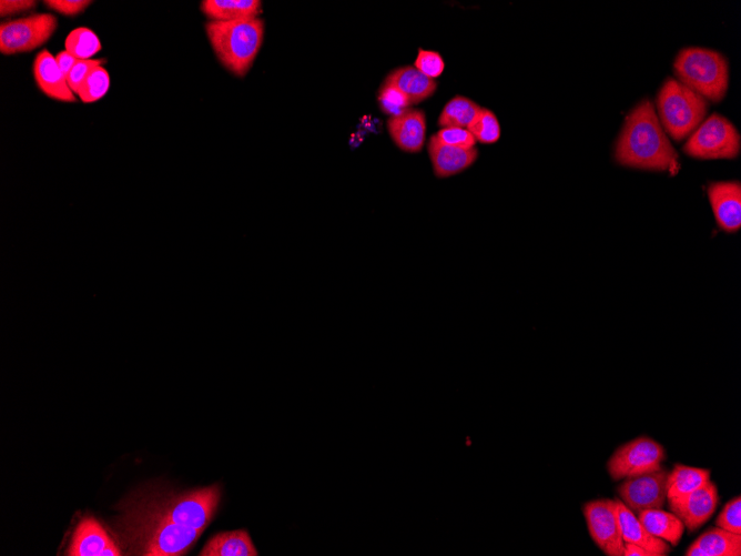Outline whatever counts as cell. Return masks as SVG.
<instances>
[{
	"label": "cell",
	"instance_id": "1f68e13d",
	"mask_svg": "<svg viewBox=\"0 0 741 556\" xmlns=\"http://www.w3.org/2000/svg\"><path fill=\"white\" fill-rule=\"evenodd\" d=\"M104 64H106L105 59L79 60L67 77V82L71 90L77 94L91 70L97 66H104Z\"/></svg>",
	"mask_w": 741,
	"mask_h": 556
},
{
	"label": "cell",
	"instance_id": "836d02e7",
	"mask_svg": "<svg viewBox=\"0 0 741 556\" xmlns=\"http://www.w3.org/2000/svg\"><path fill=\"white\" fill-rule=\"evenodd\" d=\"M37 6L33 0H2L0 2V15L2 17L14 16L30 12Z\"/></svg>",
	"mask_w": 741,
	"mask_h": 556
},
{
	"label": "cell",
	"instance_id": "7a4b0ae2",
	"mask_svg": "<svg viewBox=\"0 0 741 556\" xmlns=\"http://www.w3.org/2000/svg\"><path fill=\"white\" fill-rule=\"evenodd\" d=\"M615 157L617 163L626 167L676 173L677 151L666 136L651 100H643L626 118Z\"/></svg>",
	"mask_w": 741,
	"mask_h": 556
},
{
	"label": "cell",
	"instance_id": "7c38bea8",
	"mask_svg": "<svg viewBox=\"0 0 741 556\" xmlns=\"http://www.w3.org/2000/svg\"><path fill=\"white\" fill-rule=\"evenodd\" d=\"M69 556H119L120 549L94 518H85L77 525L67 551Z\"/></svg>",
	"mask_w": 741,
	"mask_h": 556
},
{
	"label": "cell",
	"instance_id": "83f0119b",
	"mask_svg": "<svg viewBox=\"0 0 741 556\" xmlns=\"http://www.w3.org/2000/svg\"><path fill=\"white\" fill-rule=\"evenodd\" d=\"M379 106L384 114L390 117L402 113L405 109L411 108L409 100L403 94L389 85L383 84L378 94Z\"/></svg>",
	"mask_w": 741,
	"mask_h": 556
},
{
	"label": "cell",
	"instance_id": "d6a6232c",
	"mask_svg": "<svg viewBox=\"0 0 741 556\" xmlns=\"http://www.w3.org/2000/svg\"><path fill=\"white\" fill-rule=\"evenodd\" d=\"M44 4L60 15L74 17L83 14L93 2H88V0H46Z\"/></svg>",
	"mask_w": 741,
	"mask_h": 556
},
{
	"label": "cell",
	"instance_id": "4fadbf2b",
	"mask_svg": "<svg viewBox=\"0 0 741 556\" xmlns=\"http://www.w3.org/2000/svg\"><path fill=\"white\" fill-rule=\"evenodd\" d=\"M388 131L404 153L418 154L423 149L426 135V116L423 110L408 108L388 119Z\"/></svg>",
	"mask_w": 741,
	"mask_h": 556
},
{
	"label": "cell",
	"instance_id": "f546056e",
	"mask_svg": "<svg viewBox=\"0 0 741 556\" xmlns=\"http://www.w3.org/2000/svg\"><path fill=\"white\" fill-rule=\"evenodd\" d=\"M718 528H722L728 532L741 534V499L737 497L730 500L723 509L722 513L718 515L716 520Z\"/></svg>",
	"mask_w": 741,
	"mask_h": 556
},
{
	"label": "cell",
	"instance_id": "d4e9b609",
	"mask_svg": "<svg viewBox=\"0 0 741 556\" xmlns=\"http://www.w3.org/2000/svg\"><path fill=\"white\" fill-rule=\"evenodd\" d=\"M65 46L66 52L80 60L91 59L101 50L98 36L86 27L74 29L67 36Z\"/></svg>",
	"mask_w": 741,
	"mask_h": 556
},
{
	"label": "cell",
	"instance_id": "277c9868",
	"mask_svg": "<svg viewBox=\"0 0 741 556\" xmlns=\"http://www.w3.org/2000/svg\"><path fill=\"white\" fill-rule=\"evenodd\" d=\"M674 69L679 83L706 100L719 103L725 98L729 82L728 63L715 50L686 48L678 54Z\"/></svg>",
	"mask_w": 741,
	"mask_h": 556
},
{
	"label": "cell",
	"instance_id": "4316f807",
	"mask_svg": "<svg viewBox=\"0 0 741 556\" xmlns=\"http://www.w3.org/2000/svg\"><path fill=\"white\" fill-rule=\"evenodd\" d=\"M470 133L480 144L492 145L497 143L501 137L499 120L490 109H482L481 114L476 117L468 128Z\"/></svg>",
	"mask_w": 741,
	"mask_h": 556
},
{
	"label": "cell",
	"instance_id": "e0dca14e",
	"mask_svg": "<svg viewBox=\"0 0 741 556\" xmlns=\"http://www.w3.org/2000/svg\"><path fill=\"white\" fill-rule=\"evenodd\" d=\"M383 84L398 89L409 100L411 106L429 99L438 89V83L435 79L425 76L414 66H403L394 69L385 78Z\"/></svg>",
	"mask_w": 741,
	"mask_h": 556
},
{
	"label": "cell",
	"instance_id": "ffe728a7",
	"mask_svg": "<svg viewBox=\"0 0 741 556\" xmlns=\"http://www.w3.org/2000/svg\"><path fill=\"white\" fill-rule=\"evenodd\" d=\"M201 12L212 22H238L258 18L262 3L260 0H203Z\"/></svg>",
	"mask_w": 741,
	"mask_h": 556
},
{
	"label": "cell",
	"instance_id": "52a82bcc",
	"mask_svg": "<svg viewBox=\"0 0 741 556\" xmlns=\"http://www.w3.org/2000/svg\"><path fill=\"white\" fill-rule=\"evenodd\" d=\"M57 27L58 20L53 14H34L4 22L0 25V52L7 56L33 52L54 36Z\"/></svg>",
	"mask_w": 741,
	"mask_h": 556
},
{
	"label": "cell",
	"instance_id": "8992f818",
	"mask_svg": "<svg viewBox=\"0 0 741 556\" xmlns=\"http://www.w3.org/2000/svg\"><path fill=\"white\" fill-rule=\"evenodd\" d=\"M684 151L697 159H734L740 153V135L727 118L713 114L690 136Z\"/></svg>",
	"mask_w": 741,
	"mask_h": 556
},
{
	"label": "cell",
	"instance_id": "f1b7e54d",
	"mask_svg": "<svg viewBox=\"0 0 741 556\" xmlns=\"http://www.w3.org/2000/svg\"><path fill=\"white\" fill-rule=\"evenodd\" d=\"M414 67L420 70V72L425 76L435 79L443 74L445 63L439 53L430 52V50L420 48Z\"/></svg>",
	"mask_w": 741,
	"mask_h": 556
},
{
	"label": "cell",
	"instance_id": "5bb4252c",
	"mask_svg": "<svg viewBox=\"0 0 741 556\" xmlns=\"http://www.w3.org/2000/svg\"><path fill=\"white\" fill-rule=\"evenodd\" d=\"M428 151L433 173L440 179L462 174L479 158V150L476 148L463 149L445 145L435 135L430 139Z\"/></svg>",
	"mask_w": 741,
	"mask_h": 556
},
{
	"label": "cell",
	"instance_id": "d6986e66",
	"mask_svg": "<svg viewBox=\"0 0 741 556\" xmlns=\"http://www.w3.org/2000/svg\"><path fill=\"white\" fill-rule=\"evenodd\" d=\"M686 556H740L741 534L722 528L710 529L688 548Z\"/></svg>",
	"mask_w": 741,
	"mask_h": 556
},
{
	"label": "cell",
	"instance_id": "ac0fdd59",
	"mask_svg": "<svg viewBox=\"0 0 741 556\" xmlns=\"http://www.w3.org/2000/svg\"><path fill=\"white\" fill-rule=\"evenodd\" d=\"M616 513L625 543H633L645 549L653 556H666L671 552L669 544L649 533L636 514L629 510L619 499L615 500Z\"/></svg>",
	"mask_w": 741,
	"mask_h": 556
},
{
	"label": "cell",
	"instance_id": "8fae6325",
	"mask_svg": "<svg viewBox=\"0 0 741 556\" xmlns=\"http://www.w3.org/2000/svg\"><path fill=\"white\" fill-rule=\"evenodd\" d=\"M669 510L682 520L690 532H694L713 517L719 497L716 485L707 482L704 487L695 490L684 497L667 499Z\"/></svg>",
	"mask_w": 741,
	"mask_h": 556
},
{
	"label": "cell",
	"instance_id": "484cf974",
	"mask_svg": "<svg viewBox=\"0 0 741 556\" xmlns=\"http://www.w3.org/2000/svg\"><path fill=\"white\" fill-rule=\"evenodd\" d=\"M109 86L110 77L107 69L103 66H97L91 70L90 74L84 80L77 95L85 104L96 103V101L106 96Z\"/></svg>",
	"mask_w": 741,
	"mask_h": 556
},
{
	"label": "cell",
	"instance_id": "5b68a950",
	"mask_svg": "<svg viewBox=\"0 0 741 556\" xmlns=\"http://www.w3.org/2000/svg\"><path fill=\"white\" fill-rule=\"evenodd\" d=\"M661 125L676 141H682L703 123L709 105L707 100L678 80L669 78L657 97Z\"/></svg>",
	"mask_w": 741,
	"mask_h": 556
},
{
	"label": "cell",
	"instance_id": "7402d4cb",
	"mask_svg": "<svg viewBox=\"0 0 741 556\" xmlns=\"http://www.w3.org/2000/svg\"><path fill=\"white\" fill-rule=\"evenodd\" d=\"M645 529L654 537L677 547L682 540L685 525L673 512L662 509L646 510L637 514Z\"/></svg>",
	"mask_w": 741,
	"mask_h": 556
},
{
	"label": "cell",
	"instance_id": "30bf717a",
	"mask_svg": "<svg viewBox=\"0 0 741 556\" xmlns=\"http://www.w3.org/2000/svg\"><path fill=\"white\" fill-rule=\"evenodd\" d=\"M668 473L661 468L625 479L618 488L619 498L635 514L663 509L667 501Z\"/></svg>",
	"mask_w": 741,
	"mask_h": 556
},
{
	"label": "cell",
	"instance_id": "2e32d148",
	"mask_svg": "<svg viewBox=\"0 0 741 556\" xmlns=\"http://www.w3.org/2000/svg\"><path fill=\"white\" fill-rule=\"evenodd\" d=\"M33 70L35 82L43 94L62 103H75L77 99L68 85L67 77L60 70L56 57L47 49L36 56Z\"/></svg>",
	"mask_w": 741,
	"mask_h": 556
},
{
	"label": "cell",
	"instance_id": "d590c367",
	"mask_svg": "<svg viewBox=\"0 0 741 556\" xmlns=\"http://www.w3.org/2000/svg\"><path fill=\"white\" fill-rule=\"evenodd\" d=\"M624 556H653L639 545L633 543L624 544Z\"/></svg>",
	"mask_w": 741,
	"mask_h": 556
},
{
	"label": "cell",
	"instance_id": "9a60e30c",
	"mask_svg": "<svg viewBox=\"0 0 741 556\" xmlns=\"http://www.w3.org/2000/svg\"><path fill=\"white\" fill-rule=\"evenodd\" d=\"M716 221L720 228L734 234L741 227V185L740 183H716L708 188Z\"/></svg>",
	"mask_w": 741,
	"mask_h": 556
},
{
	"label": "cell",
	"instance_id": "3957f363",
	"mask_svg": "<svg viewBox=\"0 0 741 556\" xmlns=\"http://www.w3.org/2000/svg\"><path fill=\"white\" fill-rule=\"evenodd\" d=\"M206 33L210 45L223 67L238 77H245L260 52L265 23L260 18L238 22H209Z\"/></svg>",
	"mask_w": 741,
	"mask_h": 556
},
{
	"label": "cell",
	"instance_id": "6da1fadb",
	"mask_svg": "<svg viewBox=\"0 0 741 556\" xmlns=\"http://www.w3.org/2000/svg\"><path fill=\"white\" fill-rule=\"evenodd\" d=\"M221 497L218 483L180 492L166 487L136 492L121 503V540L133 555H186L216 517Z\"/></svg>",
	"mask_w": 741,
	"mask_h": 556
},
{
	"label": "cell",
	"instance_id": "ba28073f",
	"mask_svg": "<svg viewBox=\"0 0 741 556\" xmlns=\"http://www.w3.org/2000/svg\"><path fill=\"white\" fill-rule=\"evenodd\" d=\"M665 458L661 444L648 437H639L615 451L607 463V470L613 480H624L661 469Z\"/></svg>",
	"mask_w": 741,
	"mask_h": 556
},
{
	"label": "cell",
	"instance_id": "9c48e42d",
	"mask_svg": "<svg viewBox=\"0 0 741 556\" xmlns=\"http://www.w3.org/2000/svg\"><path fill=\"white\" fill-rule=\"evenodd\" d=\"M588 532L598 548L608 556H624V540L619 527L615 500L587 502L583 508Z\"/></svg>",
	"mask_w": 741,
	"mask_h": 556
},
{
	"label": "cell",
	"instance_id": "44dd1931",
	"mask_svg": "<svg viewBox=\"0 0 741 556\" xmlns=\"http://www.w3.org/2000/svg\"><path fill=\"white\" fill-rule=\"evenodd\" d=\"M201 556H257L258 550L246 530L218 533L210 539Z\"/></svg>",
	"mask_w": 741,
	"mask_h": 556
},
{
	"label": "cell",
	"instance_id": "e575fe53",
	"mask_svg": "<svg viewBox=\"0 0 741 556\" xmlns=\"http://www.w3.org/2000/svg\"><path fill=\"white\" fill-rule=\"evenodd\" d=\"M80 59H77L73 55H70L68 52H62L59 53L56 56V62L62 70L63 74L68 77L69 73L71 72V69L74 68V66L79 62Z\"/></svg>",
	"mask_w": 741,
	"mask_h": 556
},
{
	"label": "cell",
	"instance_id": "4dcf8cb0",
	"mask_svg": "<svg viewBox=\"0 0 741 556\" xmlns=\"http://www.w3.org/2000/svg\"><path fill=\"white\" fill-rule=\"evenodd\" d=\"M435 136L441 143L453 147L472 149L476 146V140L468 129L442 128Z\"/></svg>",
	"mask_w": 741,
	"mask_h": 556
},
{
	"label": "cell",
	"instance_id": "cb8c5ba5",
	"mask_svg": "<svg viewBox=\"0 0 741 556\" xmlns=\"http://www.w3.org/2000/svg\"><path fill=\"white\" fill-rule=\"evenodd\" d=\"M482 109L472 99L456 96L443 108L438 124L441 128L468 129Z\"/></svg>",
	"mask_w": 741,
	"mask_h": 556
},
{
	"label": "cell",
	"instance_id": "603a6c76",
	"mask_svg": "<svg viewBox=\"0 0 741 556\" xmlns=\"http://www.w3.org/2000/svg\"><path fill=\"white\" fill-rule=\"evenodd\" d=\"M709 481V470L676 464L674 470L668 473L667 499L684 497V495L704 487Z\"/></svg>",
	"mask_w": 741,
	"mask_h": 556
}]
</instances>
